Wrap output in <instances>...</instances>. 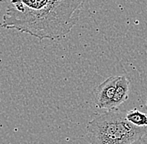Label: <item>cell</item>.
Returning <instances> with one entry per match:
<instances>
[{"mask_svg": "<svg viewBox=\"0 0 147 144\" xmlns=\"http://www.w3.org/2000/svg\"><path fill=\"white\" fill-rule=\"evenodd\" d=\"M86 0H11L1 27L37 38L60 40L77 23Z\"/></svg>", "mask_w": 147, "mask_h": 144, "instance_id": "obj_1", "label": "cell"}, {"mask_svg": "<svg viewBox=\"0 0 147 144\" xmlns=\"http://www.w3.org/2000/svg\"><path fill=\"white\" fill-rule=\"evenodd\" d=\"M125 113L110 111L93 118L87 125L90 144H130L147 133V127L135 126Z\"/></svg>", "mask_w": 147, "mask_h": 144, "instance_id": "obj_2", "label": "cell"}, {"mask_svg": "<svg viewBox=\"0 0 147 144\" xmlns=\"http://www.w3.org/2000/svg\"><path fill=\"white\" fill-rule=\"evenodd\" d=\"M119 76H111L100 83L95 90V105L101 109H108L114 98Z\"/></svg>", "mask_w": 147, "mask_h": 144, "instance_id": "obj_3", "label": "cell"}, {"mask_svg": "<svg viewBox=\"0 0 147 144\" xmlns=\"http://www.w3.org/2000/svg\"><path fill=\"white\" fill-rule=\"evenodd\" d=\"M129 88V81L128 80V78L125 76H120L118 80L114 98L110 102L108 110L115 109L128 99Z\"/></svg>", "mask_w": 147, "mask_h": 144, "instance_id": "obj_4", "label": "cell"}, {"mask_svg": "<svg viewBox=\"0 0 147 144\" xmlns=\"http://www.w3.org/2000/svg\"><path fill=\"white\" fill-rule=\"evenodd\" d=\"M126 118L129 123L140 127H147V115L140 112L137 109H133L126 112Z\"/></svg>", "mask_w": 147, "mask_h": 144, "instance_id": "obj_5", "label": "cell"}]
</instances>
